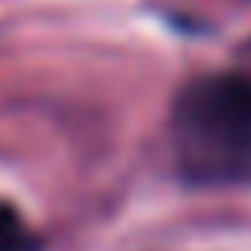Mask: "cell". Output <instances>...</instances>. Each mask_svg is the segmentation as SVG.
I'll return each mask as SVG.
<instances>
[{
	"mask_svg": "<svg viewBox=\"0 0 251 251\" xmlns=\"http://www.w3.org/2000/svg\"><path fill=\"white\" fill-rule=\"evenodd\" d=\"M0 251H39L35 235L27 231L24 216L8 204H0Z\"/></svg>",
	"mask_w": 251,
	"mask_h": 251,
	"instance_id": "2",
	"label": "cell"
},
{
	"mask_svg": "<svg viewBox=\"0 0 251 251\" xmlns=\"http://www.w3.org/2000/svg\"><path fill=\"white\" fill-rule=\"evenodd\" d=\"M176 165L192 184L251 180V75H208L173 106Z\"/></svg>",
	"mask_w": 251,
	"mask_h": 251,
	"instance_id": "1",
	"label": "cell"
}]
</instances>
